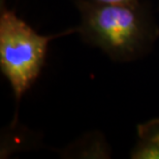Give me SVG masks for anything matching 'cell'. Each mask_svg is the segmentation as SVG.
<instances>
[{"instance_id": "277c9868", "label": "cell", "mask_w": 159, "mask_h": 159, "mask_svg": "<svg viewBox=\"0 0 159 159\" xmlns=\"http://www.w3.org/2000/svg\"><path fill=\"white\" fill-rule=\"evenodd\" d=\"M63 154L72 158H109L111 152L102 134L92 132L75 141Z\"/></svg>"}, {"instance_id": "6da1fadb", "label": "cell", "mask_w": 159, "mask_h": 159, "mask_svg": "<svg viewBox=\"0 0 159 159\" xmlns=\"http://www.w3.org/2000/svg\"><path fill=\"white\" fill-rule=\"evenodd\" d=\"M80 12L77 32L116 62H132L147 55L159 37L153 12L144 2L109 4L75 0Z\"/></svg>"}, {"instance_id": "5b68a950", "label": "cell", "mask_w": 159, "mask_h": 159, "mask_svg": "<svg viewBox=\"0 0 159 159\" xmlns=\"http://www.w3.org/2000/svg\"><path fill=\"white\" fill-rule=\"evenodd\" d=\"M100 3H109V4H119V3H133L139 2L141 0H93Z\"/></svg>"}, {"instance_id": "7a4b0ae2", "label": "cell", "mask_w": 159, "mask_h": 159, "mask_svg": "<svg viewBox=\"0 0 159 159\" xmlns=\"http://www.w3.org/2000/svg\"><path fill=\"white\" fill-rule=\"evenodd\" d=\"M74 32L77 28L41 35L1 3L0 68L11 85L16 107L41 74L51 41Z\"/></svg>"}, {"instance_id": "3957f363", "label": "cell", "mask_w": 159, "mask_h": 159, "mask_svg": "<svg viewBox=\"0 0 159 159\" xmlns=\"http://www.w3.org/2000/svg\"><path fill=\"white\" fill-rule=\"evenodd\" d=\"M138 139L130 152L132 159H159V118L138 125Z\"/></svg>"}]
</instances>
